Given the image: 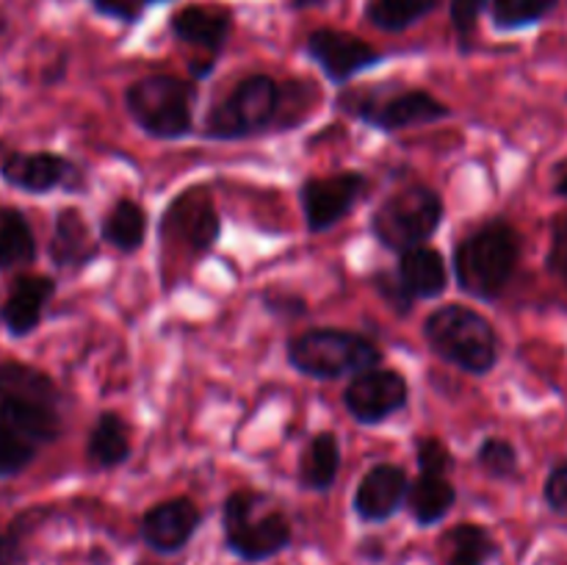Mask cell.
I'll use <instances>...</instances> for the list:
<instances>
[{"label":"cell","mask_w":567,"mask_h":565,"mask_svg":"<svg viewBox=\"0 0 567 565\" xmlns=\"http://www.w3.org/2000/svg\"><path fill=\"white\" fill-rule=\"evenodd\" d=\"M0 424L33 446L53 443L61 435V393L55 382L28 363H0Z\"/></svg>","instance_id":"obj_1"},{"label":"cell","mask_w":567,"mask_h":565,"mask_svg":"<svg viewBox=\"0 0 567 565\" xmlns=\"http://www.w3.org/2000/svg\"><path fill=\"white\" fill-rule=\"evenodd\" d=\"M520 258V238L504 219L480 227L454 249L457 286L476 299H496L509 286Z\"/></svg>","instance_id":"obj_2"},{"label":"cell","mask_w":567,"mask_h":565,"mask_svg":"<svg viewBox=\"0 0 567 565\" xmlns=\"http://www.w3.org/2000/svg\"><path fill=\"white\" fill-rule=\"evenodd\" d=\"M424 338L437 358L468 374H487L498 360L496 330L465 305H446L426 316Z\"/></svg>","instance_id":"obj_3"},{"label":"cell","mask_w":567,"mask_h":565,"mask_svg":"<svg viewBox=\"0 0 567 565\" xmlns=\"http://www.w3.org/2000/svg\"><path fill=\"white\" fill-rule=\"evenodd\" d=\"M288 360L293 369L316 380H338L374 369L382 352L374 341L358 332L308 330L288 343Z\"/></svg>","instance_id":"obj_4"},{"label":"cell","mask_w":567,"mask_h":565,"mask_svg":"<svg viewBox=\"0 0 567 565\" xmlns=\"http://www.w3.org/2000/svg\"><path fill=\"white\" fill-rule=\"evenodd\" d=\"M194 86L172 75H150L125 92L127 114L153 138H183L194 127Z\"/></svg>","instance_id":"obj_5"},{"label":"cell","mask_w":567,"mask_h":565,"mask_svg":"<svg viewBox=\"0 0 567 565\" xmlns=\"http://www.w3.org/2000/svg\"><path fill=\"white\" fill-rule=\"evenodd\" d=\"M266 499L252 491H236L225 502L227 546L247 563H260L291 543L288 518L277 510H264Z\"/></svg>","instance_id":"obj_6"},{"label":"cell","mask_w":567,"mask_h":565,"mask_svg":"<svg viewBox=\"0 0 567 565\" xmlns=\"http://www.w3.org/2000/svg\"><path fill=\"white\" fill-rule=\"evenodd\" d=\"M443 199L430 186H410L391 194L377 208L371 230L380 238L382 247L408 253V249L424 247L426 238L441 227Z\"/></svg>","instance_id":"obj_7"},{"label":"cell","mask_w":567,"mask_h":565,"mask_svg":"<svg viewBox=\"0 0 567 565\" xmlns=\"http://www.w3.org/2000/svg\"><path fill=\"white\" fill-rule=\"evenodd\" d=\"M280 109V89L269 75H249L208 111L205 133L210 138H244L271 125Z\"/></svg>","instance_id":"obj_8"},{"label":"cell","mask_w":567,"mask_h":565,"mask_svg":"<svg viewBox=\"0 0 567 565\" xmlns=\"http://www.w3.org/2000/svg\"><path fill=\"white\" fill-rule=\"evenodd\" d=\"M365 186H369V181L360 172H338L330 177L305 181L299 199H302L308 230L321 233L338 225L358 205V199L365 194Z\"/></svg>","instance_id":"obj_9"},{"label":"cell","mask_w":567,"mask_h":565,"mask_svg":"<svg viewBox=\"0 0 567 565\" xmlns=\"http://www.w3.org/2000/svg\"><path fill=\"white\" fill-rule=\"evenodd\" d=\"M354 114L377 131H404V127H419L443 120V116H449V109L424 89H408V92H393L388 97L369 94L354 105Z\"/></svg>","instance_id":"obj_10"},{"label":"cell","mask_w":567,"mask_h":565,"mask_svg":"<svg viewBox=\"0 0 567 565\" xmlns=\"http://www.w3.org/2000/svg\"><path fill=\"white\" fill-rule=\"evenodd\" d=\"M408 380L393 369H369L352 377L343 404L360 424H380L408 404Z\"/></svg>","instance_id":"obj_11"},{"label":"cell","mask_w":567,"mask_h":565,"mask_svg":"<svg viewBox=\"0 0 567 565\" xmlns=\"http://www.w3.org/2000/svg\"><path fill=\"white\" fill-rule=\"evenodd\" d=\"M308 53L332 83H347L349 78L380 64L382 59L369 42L352 37V33L332 31V28H319L310 33Z\"/></svg>","instance_id":"obj_12"},{"label":"cell","mask_w":567,"mask_h":565,"mask_svg":"<svg viewBox=\"0 0 567 565\" xmlns=\"http://www.w3.org/2000/svg\"><path fill=\"white\" fill-rule=\"evenodd\" d=\"M219 214L205 188H188L164 214V233L186 244L192 253H205L219 236Z\"/></svg>","instance_id":"obj_13"},{"label":"cell","mask_w":567,"mask_h":565,"mask_svg":"<svg viewBox=\"0 0 567 565\" xmlns=\"http://www.w3.org/2000/svg\"><path fill=\"white\" fill-rule=\"evenodd\" d=\"M78 170L55 153H11L0 164V177L11 188L28 194H48L59 186H72Z\"/></svg>","instance_id":"obj_14"},{"label":"cell","mask_w":567,"mask_h":565,"mask_svg":"<svg viewBox=\"0 0 567 565\" xmlns=\"http://www.w3.org/2000/svg\"><path fill=\"white\" fill-rule=\"evenodd\" d=\"M199 518L203 515L192 499H169V502H161L153 510H147L142 521V537L155 552H181L197 532Z\"/></svg>","instance_id":"obj_15"},{"label":"cell","mask_w":567,"mask_h":565,"mask_svg":"<svg viewBox=\"0 0 567 565\" xmlns=\"http://www.w3.org/2000/svg\"><path fill=\"white\" fill-rule=\"evenodd\" d=\"M410 482L404 469L380 463L360 480L354 491V513L363 521H388L404 504Z\"/></svg>","instance_id":"obj_16"},{"label":"cell","mask_w":567,"mask_h":565,"mask_svg":"<svg viewBox=\"0 0 567 565\" xmlns=\"http://www.w3.org/2000/svg\"><path fill=\"white\" fill-rule=\"evenodd\" d=\"M55 282L44 275H25L14 282L6 302L0 305V325L14 338L28 336L42 321L44 308L53 299Z\"/></svg>","instance_id":"obj_17"},{"label":"cell","mask_w":567,"mask_h":565,"mask_svg":"<svg viewBox=\"0 0 567 565\" xmlns=\"http://www.w3.org/2000/svg\"><path fill=\"white\" fill-rule=\"evenodd\" d=\"M50 258L61 269H78V266H86L97 258V244H94L86 219L78 208H64L55 216Z\"/></svg>","instance_id":"obj_18"},{"label":"cell","mask_w":567,"mask_h":565,"mask_svg":"<svg viewBox=\"0 0 567 565\" xmlns=\"http://www.w3.org/2000/svg\"><path fill=\"white\" fill-rule=\"evenodd\" d=\"M230 11L219 9V6H186L183 11H177L175 20H172V31L188 44H197V48L221 50L227 33H230Z\"/></svg>","instance_id":"obj_19"},{"label":"cell","mask_w":567,"mask_h":565,"mask_svg":"<svg viewBox=\"0 0 567 565\" xmlns=\"http://www.w3.org/2000/svg\"><path fill=\"white\" fill-rule=\"evenodd\" d=\"M399 277H402L404 288L413 294L415 299H435L441 297L446 288V264L443 255L432 247H415L402 253L399 260Z\"/></svg>","instance_id":"obj_20"},{"label":"cell","mask_w":567,"mask_h":565,"mask_svg":"<svg viewBox=\"0 0 567 565\" xmlns=\"http://www.w3.org/2000/svg\"><path fill=\"white\" fill-rule=\"evenodd\" d=\"M341 469V443L332 432H319L310 438L302 460H299V482L310 491H330Z\"/></svg>","instance_id":"obj_21"},{"label":"cell","mask_w":567,"mask_h":565,"mask_svg":"<svg viewBox=\"0 0 567 565\" xmlns=\"http://www.w3.org/2000/svg\"><path fill=\"white\" fill-rule=\"evenodd\" d=\"M454 499H457V493H454L452 482L437 474H419V480L408 491L410 513L421 526L437 524L452 510Z\"/></svg>","instance_id":"obj_22"},{"label":"cell","mask_w":567,"mask_h":565,"mask_svg":"<svg viewBox=\"0 0 567 565\" xmlns=\"http://www.w3.org/2000/svg\"><path fill=\"white\" fill-rule=\"evenodd\" d=\"M37 258V238L17 208H0V271L20 269Z\"/></svg>","instance_id":"obj_23"},{"label":"cell","mask_w":567,"mask_h":565,"mask_svg":"<svg viewBox=\"0 0 567 565\" xmlns=\"http://www.w3.org/2000/svg\"><path fill=\"white\" fill-rule=\"evenodd\" d=\"M86 454L94 465L100 469H114L122 465L131 454V441H127V427L125 421L116 413H100L97 424L89 432Z\"/></svg>","instance_id":"obj_24"},{"label":"cell","mask_w":567,"mask_h":565,"mask_svg":"<svg viewBox=\"0 0 567 565\" xmlns=\"http://www.w3.org/2000/svg\"><path fill=\"white\" fill-rule=\"evenodd\" d=\"M100 233H103V242H109L111 247L122 249V253H133V249L142 247L144 236H147V214L133 199H120L105 214Z\"/></svg>","instance_id":"obj_25"},{"label":"cell","mask_w":567,"mask_h":565,"mask_svg":"<svg viewBox=\"0 0 567 565\" xmlns=\"http://www.w3.org/2000/svg\"><path fill=\"white\" fill-rule=\"evenodd\" d=\"M496 557L491 532L476 524H460L443 537V563L446 565H487Z\"/></svg>","instance_id":"obj_26"},{"label":"cell","mask_w":567,"mask_h":565,"mask_svg":"<svg viewBox=\"0 0 567 565\" xmlns=\"http://www.w3.org/2000/svg\"><path fill=\"white\" fill-rule=\"evenodd\" d=\"M441 0H369L365 17L382 31H404L430 14Z\"/></svg>","instance_id":"obj_27"},{"label":"cell","mask_w":567,"mask_h":565,"mask_svg":"<svg viewBox=\"0 0 567 565\" xmlns=\"http://www.w3.org/2000/svg\"><path fill=\"white\" fill-rule=\"evenodd\" d=\"M557 0H493V22L498 28H524L543 20Z\"/></svg>","instance_id":"obj_28"},{"label":"cell","mask_w":567,"mask_h":565,"mask_svg":"<svg viewBox=\"0 0 567 565\" xmlns=\"http://www.w3.org/2000/svg\"><path fill=\"white\" fill-rule=\"evenodd\" d=\"M37 452L39 446H33L31 441H25L22 435L11 432L9 427L0 424V480L25 471L33 463V458H37Z\"/></svg>","instance_id":"obj_29"},{"label":"cell","mask_w":567,"mask_h":565,"mask_svg":"<svg viewBox=\"0 0 567 565\" xmlns=\"http://www.w3.org/2000/svg\"><path fill=\"white\" fill-rule=\"evenodd\" d=\"M476 460H480L482 469L487 471L496 480H507V476L515 474L518 469V454H515V446L504 438H487L485 443L476 452Z\"/></svg>","instance_id":"obj_30"},{"label":"cell","mask_w":567,"mask_h":565,"mask_svg":"<svg viewBox=\"0 0 567 565\" xmlns=\"http://www.w3.org/2000/svg\"><path fill=\"white\" fill-rule=\"evenodd\" d=\"M415 460H419L421 474H437L446 476L454 469V458L449 452V446L437 438H421L415 443Z\"/></svg>","instance_id":"obj_31"},{"label":"cell","mask_w":567,"mask_h":565,"mask_svg":"<svg viewBox=\"0 0 567 565\" xmlns=\"http://www.w3.org/2000/svg\"><path fill=\"white\" fill-rule=\"evenodd\" d=\"M374 288L396 314H410V302H413L415 297L404 288L402 277H396L393 271H380V275H374Z\"/></svg>","instance_id":"obj_32"},{"label":"cell","mask_w":567,"mask_h":565,"mask_svg":"<svg viewBox=\"0 0 567 565\" xmlns=\"http://www.w3.org/2000/svg\"><path fill=\"white\" fill-rule=\"evenodd\" d=\"M25 526L22 521H14L9 530L0 535V565H25Z\"/></svg>","instance_id":"obj_33"},{"label":"cell","mask_w":567,"mask_h":565,"mask_svg":"<svg viewBox=\"0 0 567 565\" xmlns=\"http://www.w3.org/2000/svg\"><path fill=\"white\" fill-rule=\"evenodd\" d=\"M548 269L567 282V216L554 222L551 249H548Z\"/></svg>","instance_id":"obj_34"},{"label":"cell","mask_w":567,"mask_h":565,"mask_svg":"<svg viewBox=\"0 0 567 565\" xmlns=\"http://www.w3.org/2000/svg\"><path fill=\"white\" fill-rule=\"evenodd\" d=\"M546 502L548 507L557 510V513H565L567 515V463L557 465V469L548 474L546 480Z\"/></svg>","instance_id":"obj_35"},{"label":"cell","mask_w":567,"mask_h":565,"mask_svg":"<svg viewBox=\"0 0 567 565\" xmlns=\"http://www.w3.org/2000/svg\"><path fill=\"white\" fill-rule=\"evenodd\" d=\"M482 9H485V0H452V20L454 28L460 33L474 31L476 20H480Z\"/></svg>","instance_id":"obj_36"},{"label":"cell","mask_w":567,"mask_h":565,"mask_svg":"<svg viewBox=\"0 0 567 565\" xmlns=\"http://www.w3.org/2000/svg\"><path fill=\"white\" fill-rule=\"evenodd\" d=\"M97 11L109 17H120V20H136L142 11V0H92Z\"/></svg>","instance_id":"obj_37"},{"label":"cell","mask_w":567,"mask_h":565,"mask_svg":"<svg viewBox=\"0 0 567 565\" xmlns=\"http://www.w3.org/2000/svg\"><path fill=\"white\" fill-rule=\"evenodd\" d=\"M557 194H563V197H567V175L557 183Z\"/></svg>","instance_id":"obj_38"},{"label":"cell","mask_w":567,"mask_h":565,"mask_svg":"<svg viewBox=\"0 0 567 565\" xmlns=\"http://www.w3.org/2000/svg\"><path fill=\"white\" fill-rule=\"evenodd\" d=\"M142 3H161V0H142Z\"/></svg>","instance_id":"obj_39"}]
</instances>
